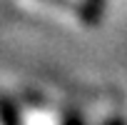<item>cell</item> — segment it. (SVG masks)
I'll use <instances>...</instances> for the list:
<instances>
[{
    "instance_id": "obj_1",
    "label": "cell",
    "mask_w": 127,
    "mask_h": 125,
    "mask_svg": "<svg viewBox=\"0 0 127 125\" xmlns=\"http://www.w3.org/2000/svg\"><path fill=\"white\" fill-rule=\"evenodd\" d=\"M87 5H90V18L95 20V15H97V10L102 5V0H87Z\"/></svg>"
}]
</instances>
